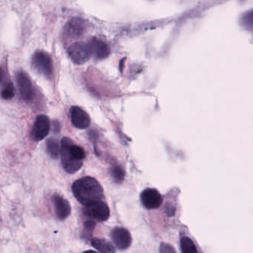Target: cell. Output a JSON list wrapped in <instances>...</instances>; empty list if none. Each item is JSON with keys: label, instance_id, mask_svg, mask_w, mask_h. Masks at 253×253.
Masks as SVG:
<instances>
[{"label": "cell", "instance_id": "18", "mask_svg": "<svg viewBox=\"0 0 253 253\" xmlns=\"http://www.w3.org/2000/svg\"><path fill=\"white\" fill-rule=\"evenodd\" d=\"M182 253H199L193 240L188 237H184L181 241Z\"/></svg>", "mask_w": 253, "mask_h": 253}, {"label": "cell", "instance_id": "9", "mask_svg": "<svg viewBox=\"0 0 253 253\" xmlns=\"http://www.w3.org/2000/svg\"><path fill=\"white\" fill-rule=\"evenodd\" d=\"M50 120L46 116L40 115L37 117L33 126L32 135L33 138L35 141H41L44 139L50 131Z\"/></svg>", "mask_w": 253, "mask_h": 253}, {"label": "cell", "instance_id": "21", "mask_svg": "<svg viewBox=\"0 0 253 253\" xmlns=\"http://www.w3.org/2000/svg\"><path fill=\"white\" fill-rule=\"evenodd\" d=\"M95 227H96V224H95V221H93V220L89 219L84 223L85 232L87 233L88 236H90L92 235Z\"/></svg>", "mask_w": 253, "mask_h": 253}, {"label": "cell", "instance_id": "14", "mask_svg": "<svg viewBox=\"0 0 253 253\" xmlns=\"http://www.w3.org/2000/svg\"><path fill=\"white\" fill-rule=\"evenodd\" d=\"M92 247L101 253H115V248L111 242L105 239L95 238L91 241Z\"/></svg>", "mask_w": 253, "mask_h": 253}, {"label": "cell", "instance_id": "16", "mask_svg": "<svg viewBox=\"0 0 253 253\" xmlns=\"http://www.w3.org/2000/svg\"><path fill=\"white\" fill-rule=\"evenodd\" d=\"M240 25L246 31H253V8L245 12L241 16Z\"/></svg>", "mask_w": 253, "mask_h": 253}, {"label": "cell", "instance_id": "11", "mask_svg": "<svg viewBox=\"0 0 253 253\" xmlns=\"http://www.w3.org/2000/svg\"><path fill=\"white\" fill-rule=\"evenodd\" d=\"M71 123L78 129H86L91 124L89 114L77 106L71 107L70 109Z\"/></svg>", "mask_w": 253, "mask_h": 253}, {"label": "cell", "instance_id": "3", "mask_svg": "<svg viewBox=\"0 0 253 253\" xmlns=\"http://www.w3.org/2000/svg\"><path fill=\"white\" fill-rule=\"evenodd\" d=\"M32 65L39 74L51 79L53 75V64L51 58L46 52L39 50L32 57Z\"/></svg>", "mask_w": 253, "mask_h": 253}, {"label": "cell", "instance_id": "20", "mask_svg": "<svg viewBox=\"0 0 253 253\" xmlns=\"http://www.w3.org/2000/svg\"><path fill=\"white\" fill-rule=\"evenodd\" d=\"M111 176L117 183L122 182L124 179L125 172L121 167L114 166L111 169Z\"/></svg>", "mask_w": 253, "mask_h": 253}, {"label": "cell", "instance_id": "12", "mask_svg": "<svg viewBox=\"0 0 253 253\" xmlns=\"http://www.w3.org/2000/svg\"><path fill=\"white\" fill-rule=\"evenodd\" d=\"M16 80L22 99L25 100L31 99L34 94V89L28 76L25 72L20 71L16 74Z\"/></svg>", "mask_w": 253, "mask_h": 253}, {"label": "cell", "instance_id": "23", "mask_svg": "<svg viewBox=\"0 0 253 253\" xmlns=\"http://www.w3.org/2000/svg\"><path fill=\"white\" fill-rule=\"evenodd\" d=\"M83 253H98L95 252V251H85V252H83Z\"/></svg>", "mask_w": 253, "mask_h": 253}, {"label": "cell", "instance_id": "5", "mask_svg": "<svg viewBox=\"0 0 253 253\" xmlns=\"http://www.w3.org/2000/svg\"><path fill=\"white\" fill-rule=\"evenodd\" d=\"M68 54L72 62L77 65L86 63L92 56L89 44L81 42L71 44L68 48Z\"/></svg>", "mask_w": 253, "mask_h": 253}, {"label": "cell", "instance_id": "19", "mask_svg": "<svg viewBox=\"0 0 253 253\" xmlns=\"http://www.w3.org/2000/svg\"><path fill=\"white\" fill-rule=\"evenodd\" d=\"M14 95L15 88L13 87V84L10 82L6 83L1 90V97L6 100H8V99H12Z\"/></svg>", "mask_w": 253, "mask_h": 253}, {"label": "cell", "instance_id": "1", "mask_svg": "<svg viewBox=\"0 0 253 253\" xmlns=\"http://www.w3.org/2000/svg\"><path fill=\"white\" fill-rule=\"evenodd\" d=\"M74 197L83 206L101 202L104 198L103 189L98 180L90 176L77 180L72 185Z\"/></svg>", "mask_w": 253, "mask_h": 253}, {"label": "cell", "instance_id": "6", "mask_svg": "<svg viewBox=\"0 0 253 253\" xmlns=\"http://www.w3.org/2000/svg\"><path fill=\"white\" fill-rule=\"evenodd\" d=\"M87 23L80 17H73L65 24L64 32L65 36L71 39H78L83 37L87 31Z\"/></svg>", "mask_w": 253, "mask_h": 253}, {"label": "cell", "instance_id": "22", "mask_svg": "<svg viewBox=\"0 0 253 253\" xmlns=\"http://www.w3.org/2000/svg\"><path fill=\"white\" fill-rule=\"evenodd\" d=\"M159 251L160 253H176V251L172 245L166 243L160 244Z\"/></svg>", "mask_w": 253, "mask_h": 253}, {"label": "cell", "instance_id": "4", "mask_svg": "<svg viewBox=\"0 0 253 253\" xmlns=\"http://www.w3.org/2000/svg\"><path fill=\"white\" fill-rule=\"evenodd\" d=\"M83 212L88 218L98 222H103L108 220L110 216L109 208L102 201L85 206Z\"/></svg>", "mask_w": 253, "mask_h": 253}, {"label": "cell", "instance_id": "15", "mask_svg": "<svg viewBox=\"0 0 253 253\" xmlns=\"http://www.w3.org/2000/svg\"><path fill=\"white\" fill-rule=\"evenodd\" d=\"M47 153L52 159H57L60 154V146L59 141L54 138H50L46 142Z\"/></svg>", "mask_w": 253, "mask_h": 253}, {"label": "cell", "instance_id": "7", "mask_svg": "<svg viewBox=\"0 0 253 253\" xmlns=\"http://www.w3.org/2000/svg\"><path fill=\"white\" fill-rule=\"evenodd\" d=\"M111 239L117 249L124 251L132 245V239L130 233L124 227H115L111 232Z\"/></svg>", "mask_w": 253, "mask_h": 253}, {"label": "cell", "instance_id": "2", "mask_svg": "<svg viewBox=\"0 0 253 253\" xmlns=\"http://www.w3.org/2000/svg\"><path fill=\"white\" fill-rule=\"evenodd\" d=\"M72 142L74 141L68 137H63L60 141V156L62 167L67 172L71 174L75 173L83 166L82 161L72 159L68 153V147Z\"/></svg>", "mask_w": 253, "mask_h": 253}, {"label": "cell", "instance_id": "8", "mask_svg": "<svg viewBox=\"0 0 253 253\" xmlns=\"http://www.w3.org/2000/svg\"><path fill=\"white\" fill-rule=\"evenodd\" d=\"M141 201L144 208L147 209H157L163 203V197L155 189L148 188L141 193Z\"/></svg>", "mask_w": 253, "mask_h": 253}, {"label": "cell", "instance_id": "10", "mask_svg": "<svg viewBox=\"0 0 253 253\" xmlns=\"http://www.w3.org/2000/svg\"><path fill=\"white\" fill-rule=\"evenodd\" d=\"M88 44L90 49L91 54L97 60H102V59H105L109 56L110 53H111L109 45L105 42L95 38V37L92 38Z\"/></svg>", "mask_w": 253, "mask_h": 253}, {"label": "cell", "instance_id": "13", "mask_svg": "<svg viewBox=\"0 0 253 253\" xmlns=\"http://www.w3.org/2000/svg\"><path fill=\"white\" fill-rule=\"evenodd\" d=\"M53 204V209L56 218L59 220H65L71 214V208L69 202L62 196L55 195L52 198Z\"/></svg>", "mask_w": 253, "mask_h": 253}, {"label": "cell", "instance_id": "17", "mask_svg": "<svg viewBox=\"0 0 253 253\" xmlns=\"http://www.w3.org/2000/svg\"><path fill=\"white\" fill-rule=\"evenodd\" d=\"M68 153H69L70 156L75 160L83 162V159L86 158V153H85L84 150L80 146L74 144V142L68 147Z\"/></svg>", "mask_w": 253, "mask_h": 253}]
</instances>
